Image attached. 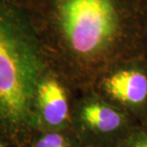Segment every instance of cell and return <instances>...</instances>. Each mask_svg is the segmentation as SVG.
Masks as SVG:
<instances>
[{
	"instance_id": "cell-3",
	"label": "cell",
	"mask_w": 147,
	"mask_h": 147,
	"mask_svg": "<svg viewBox=\"0 0 147 147\" xmlns=\"http://www.w3.org/2000/svg\"><path fill=\"white\" fill-rule=\"evenodd\" d=\"M137 123L92 88L75 96L70 127L85 147H115Z\"/></svg>"
},
{
	"instance_id": "cell-5",
	"label": "cell",
	"mask_w": 147,
	"mask_h": 147,
	"mask_svg": "<svg viewBox=\"0 0 147 147\" xmlns=\"http://www.w3.org/2000/svg\"><path fill=\"white\" fill-rule=\"evenodd\" d=\"M77 92L62 77L48 68L37 88L38 131L70 127Z\"/></svg>"
},
{
	"instance_id": "cell-6",
	"label": "cell",
	"mask_w": 147,
	"mask_h": 147,
	"mask_svg": "<svg viewBox=\"0 0 147 147\" xmlns=\"http://www.w3.org/2000/svg\"><path fill=\"white\" fill-rule=\"evenodd\" d=\"M29 147H85L71 127L37 131Z\"/></svg>"
},
{
	"instance_id": "cell-1",
	"label": "cell",
	"mask_w": 147,
	"mask_h": 147,
	"mask_svg": "<svg viewBox=\"0 0 147 147\" xmlns=\"http://www.w3.org/2000/svg\"><path fill=\"white\" fill-rule=\"evenodd\" d=\"M48 67L77 92L110 66L143 57L147 0H20Z\"/></svg>"
},
{
	"instance_id": "cell-8",
	"label": "cell",
	"mask_w": 147,
	"mask_h": 147,
	"mask_svg": "<svg viewBox=\"0 0 147 147\" xmlns=\"http://www.w3.org/2000/svg\"><path fill=\"white\" fill-rule=\"evenodd\" d=\"M0 147H14L13 146L10 145L9 143L4 142V141H2L0 140Z\"/></svg>"
},
{
	"instance_id": "cell-4",
	"label": "cell",
	"mask_w": 147,
	"mask_h": 147,
	"mask_svg": "<svg viewBox=\"0 0 147 147\" xmlns=\"http://www.w3.org/2000/svg\"><path fill=\"white\" fill-rule=\"evenodd\" d=\"M137 121L147 115V61L138 57L104 70L90 88Z\"/></svg>"
},
{
	"instance_id": "cell-2",
	"label": "cell",
	"mask_w": 147,
	"mask_h": 147,
	"mask_svg": "<svg viewBox=\"0 0 147 147\" xmlns=\"http://www.w3.org/2000/svg\"><path fill=\"white\" fill-rule=\"evenodd\" d=\"M48 68L20 0H0V140L30 146L38 131L37 88Z\"/></svg>"
},
{
	"instance_id": "cell-7",
	"label": "cell",
	"mask_w": 147,
	"mask_h": 147,
	"mask_svg": "<svg viewBox=\"0 0 147 147\" xmlns=\"http://www.w3.org/2000/svg\"><path fill=\"white\" fill-rule=\"evenodd\" d=\"M115 147H147V122L137 123Z\"/></svg>"
}]
</instances>
